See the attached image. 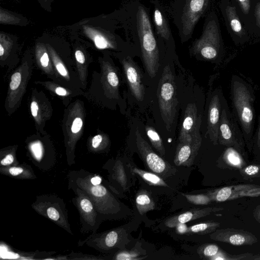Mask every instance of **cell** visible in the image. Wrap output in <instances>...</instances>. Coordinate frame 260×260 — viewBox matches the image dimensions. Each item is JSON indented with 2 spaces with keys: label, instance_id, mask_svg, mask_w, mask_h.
Wrapping results in <instances>:
<instances>
[{
  "label": "cell",
  "instance_id": "19",
  "mask_svg": "<svg viewBox=\"0 0 260 260\" xmlns=\"http://www.w3.org/2000/svg\"><path fill=\"white\" fill-rule=\"evenodd\" d=\"M1 173L19 179H34L36 178L31 168L26 165L1 167Z\"/></svg>",
  "mask_w": 260,
  "mask_h": 260
},
{
  "label": "cell",
  "instance_id": "31",
  "mask_svg": "<svg viewBox=\"0 0 260 260\" xmlns=\"http://www.w3.org/2000/svg\"><path fill=\"white\" fill-rule=\"evenodd\" d=\"M114 175L115 179L120 184L122 187H125L127 184V180L124 169L121 162L117 161L114 167Z\"/></svg>",
  "mask_w": 260,
  "mask_h": 260
},
{
  "label": "cell",
  "instance_id": "33",
  "mask_svg": "<svg viewBox=\"0 0 260 260\" xmlns=\"http://www.w3.org/2000/svg\"><path fill=\"white\" fill-rule=\"evenodd\" d=\"M50 53L51 55V57L52 58V60L53 61L55 67L57 70L59 74L61 75L62 77L68 79L69 78V74L67 70L66 69L65 66L62 63V62L60 60V59L56 57L55 54L52 52V51H50Z\"/></svg>",
  "mask_w": 260,
  "mask_h": 260
},
{
  "label": "cell",
  "instance_id": "40",
  "mask_svg": "<svg viewBox=\"0 0 260 260\" xmlns=\"http://www.w3.org/2000/svg\"><path fill=\"white\" fill-rule=\"evenodd\" d=\"M75 58L77 62L83 64L85 61V58L83 52L80 50H77L75 53Z\"/></svg>",
  "mask_w": 260,
  "mask_h": 260
},
{
  "label": "cell",
  "instance_id": "38",
  "mask_svg": "<svg viewBox=\"0 0 260 260\" xmlns=\"http://www.w3.org/2000/svg\"><path fill=\"white\" fill-rule=\"evenodd\" d=\"M252 143L260 152V116L258 119V126L253 137Z\"/></svg>",
  "mask_w": 260,
  "mask_h": 260
},
{
  "label": "cell",
  "instance_id": "21",
  "mask_svg": "<svg viewBox=\"0 0 260 260\" xmlns=\"http://www.w3.org/2000/svg\"><path fill=\"white\" fill-rule=\"evenodd\" d=\"M105 79L107 89L112 97L117 98L119 96V78L115 70L109 64H107L105 71Z\"/></svg>",
  "mask_w": 260,
  "mask_h": 260
},
{
  "label": "cell",
  "instance_id": "44",
  "mask_svg": "<svg viewBox=\"0 0 260 260\" xmlns=\"http://www.w3.org/2000/svg\"><path fill=\"white\" fill-rule=\"evenodd\" d=\"M253 215L255 219L260 223V204L255 208Z\"/></svg>",
  "mask_w": 260,
  "mask_h": 260
},
{
  "label": "cell",
  "instance_id": "32",
  "mask_svg": "<svg viewBox=\"0 0 260 260\" xmlns=\"http://www.w3.org/2000/svg\"><path fill=\"white\" fill-rule=\"evenodd\" d=\"M32 157L36 162H42L43 158V149L41 144L38 142L32 143L30 146Z\"/></svg>",
  "mask_w": 260,
  "mask_h": 260
},
{
  "label": "cell",
  "instance_id": "6",
  "mask_svg": "<svg viewBox=\"0 0 260 260\" xmlns=\"http://www.w3.org/2000/svg\"><path fill=\"white\" fill-rule=\"evenodd\" d=\"M218 142L226 147H232L243 155L245 142L241 128L226 100L223 96L218 132Z\"/></svg>",
  "mask_w": 260,
  "mask_h": 260
},
{
  "label": "cell",
  "instance_id": "41",
  "mask_svg": "<svg viewBox=\"0 0 260 260\" xmlns=\"http://www.w3.org/2000/svg\"><path fill=\"white\" fill-rule=\"evenodd\" d=\"M175 228L176 229L177 232L179 234H182L188 233V228L185 224V223H178Z\"/></svg>",
  "mask_w": 260,
  "mask_h": 260
},
{
  "label": "cell",
  "instance_id": "2",
  "mask_svg": "<svg viewBox=\"0 0 260 260\" xmlns=\"http://www.w3.org/2000/svg\"><path fill=\"white\" fill-rule=\"evenodd\" d=\"M231 96L234 113L243 135L245 142L250 146L253 141L255 96L252 86L237 75L231 81Z\"/></svg>",
  "mask_w": 260,
  "mask_h": 260
},
{
  "label": "cell",
  "instance_id": "26",
  "mask_svg": "<svg viewBox=\"0 0 260 260\" xmlns=\"http://www.w3.org/2000/svg\"><path fill=\"white\" fill-rule=\"evenodd\" d=\"M253 254L244 253L239 254H230L226 252L220 251L214 256L210 258L212 260H250Z\"/></svg>",
  "mask_w": 260,
  "mask_h": 260
},
{
  "label": "cell",
  "instance_id": "37",
  "mask_svg": "<svg viewBox=\"0 0 260 260\" xmlns=\"http://www.w3.org/2000/svg\"><path fill=\"white\" fill-rule=\"evenodd\" d=\"M83 125L82 119L80 117H76L73 122L71 131L73 134H77L81 129Z\"/></svg>",
  "mask_w": 260,
  "mask_h": 260
},
{
  "label": "cell",
  "instance_id": "13",
  "mask_svg": "<svg viewBox=\"0 0 260 260\" xmlns=\"http://www.w3.org/2000/svg\"><path fill=\"white\" fill-rule=\"evenodd\" d=\"M213 37L211 24L206 23L202 35L192 42L190 48V53L206 59H215L218 50Z\"/></svg>",
  "mask_w": 260,
  "mask_h": 260
},
{
  "label": "cell",
  "instance_id": "1",
  "mask_svg": "<svg viewBox=\"0 0 260 260\" xmlns=\"http://www.w3.org/2000/svg\"><path fill=\"white\" fill-rule=\"evenodd\" d=\"M115 16L125 31L126 38L139 46L146 70L150 77L157 73L159 65V44L148 9L135 0L115 12Z\"/></svg>",
  "mask_w": 260,
  "mask_h": 260
},
{
  "label": "cell",
  "instance_id": "20",
  "mask_svg": "<svg viewBox=\"0 0 260 260\" xmlns=\"http://www.w3.org/2000/svg\"><path fill=\"white\" fill-rule=\"evenodd\" d=\"M220 158L226 167L231 169L240 170L246 165L243 154L232 147H226Z\"/></svg>",
  "mask_w": 260,
  "mask_h": 260
},
{
  "label": "cell",
  "instance_id": "42",
  "mask_svg": "<svg viewBox=\"0 0 260 260\" xmlns=\"http://www.w3.org/2000/svg\"><path fill=\"white\" fill-rule=\"evenodd\" d=\"M231 27L235 31L239 32L241 29V25L240 22L237 19H233L231 22Z\"/></svg>",
  "mask_w": 260,
  "mask_h": 260
},
{
  "label": "cell",
  "instance_id": "14",
  "mask_svg": "<svg viewBox=\"0 0 260 260\" xmlns=\"http://www.w3.org/2000/svg\"><path fill=\"white\" fill-rule=\"evenodd\" d=\"M121 62L132 94L138 101H142L145 95V88L139 68L129 55L125 56Z\"/></svg>",
  "mask_w": 260,
  "mask_h": 260
},
{
  "label": "cell",
  "instance_id": "23",
  "mask_svg": "<svg viewBox=\"0 0 260 260\" xmlns=\"http://www.w3.org/2000/svg\"><path fill=\"white\" fill-rule=\"evenodd\" d=\"M132 170L150 185L161 186H168L166 182L157 175L146 172L136 167L132 168Z\"/></svg>",
  "mask_w": 260,
  "mask_h": 260
},
{
  "label": "cell",
  "instance_id": "15",
  "mask_svg": "<svg viewBox=\"0 0 260 260\" xmlns=\"http://www.w3.org/2000/svg\"><path fill=\"white\" fill-rule=\"evenodd\" d=\"M153 4V22L157 41L169 44L174 43V38L169 20L159 0H151Z\"/></svg>",
  "mask_w": 260,
  "mask_h": 260
},
{
  "label": "cell",
  "instance_id": "3",
  "mask_svg": "<svg viewBox=\"0 0 260 260\" xmlns=\"http://www.w3.org/2000/svg\"><path fill=\"white\" fill-rule=\"evenodd\" d=\"M68 185L75 186L84 191L93 203L102 219L115 215L121 207L117 199L102 183L93 185L90 182L88 171L83 169L73 170L68 175Z\"/></svg>",
  "mask_w": 260,
  "mask_h": 260
},
{
  "label": "cell",
  "instance_id": "7",
  "mask_svg": "<svg viewBox=\"0 0 260 260\" xmlns=\"http://www.w3.org/2000/svg\"><path fill=\"white\" fill-rule=\"evenodd\" d=\"M31 207L38 213L73 235L66 204L62 199L54 194L37 196Z\"/></svg>",
  "mask_w": 260,
  "mask_h": 260
},
{
  "label": "cell",
  "instance_id": "9",
  "mask_svg": "<svg viewBox=\"0 0 260 260\" xmlns=\"http://www.w3.org/2000/svg\"><path fill=\"white\" fill-rule=\"evenodd\" d=\"M135 135L138 150L144 162L151 171L162 177L170 176L175 172L174 168L153 151L143 139L138 129H136Z\"/></svg>",
  "mask_w": 260,
  "mask_h": 260
},
{
  "label": "cell",
  "instance_id": "10",
  "mask_svg": "<svg viewBox=\"0 0 260 260\" xmlns=\"http://www.w3.org/2000/svg\"><path fill=\"white\" fill-rule=\"evenodd\" d=\"M213 201L222 202L243 197L260 196V185L241 184L218 188L207 193Z\"/></svg>",
  "mask_w": 260,
  "mask_h": 260
},
{
  "label": "cell",
  "instance_id": "17",
  "mask_svg": "<svg viewBox=\"0 0 260 260\" xmlns=\"http://www.w3.org/2000/svg\"><path fill=\"white\" fill-rule=\"evenodd\" d=\"M201 115H199L196 105L188 104L185 109L179 136V142L190 140L195 132L200 128Z\"/></svg>",
  "mask_w": 260,
  "mask_h": 260
},
{
  "label": "cell",
  "instance_id": "45",
  "mask_svg": "<svg viewBox=\"0 0 260 260\" xmlns=\"http://www.w3.org/2000/svg\"><path fill=\"white\" fill-rule=\"evenodd\" d=\"M55 93L58 95L65 96L67 94V91L61 87H57L55 89Z\"/></svg>",
  "mask_w": 260,
  "mask_h": 260
},
{
  "label": "cell",
  "instance_id": "47",
  "mask_svg": "<svg viewBox=\"0 0 260 260\" xmlns=\"http://www.w3.org/2000/svg\"><path fill=\"white\" fill-rule=\"evenodd\" d=\"M239 1H241V2H244L245 0H239Z\"/></svg>",
  "mask_w": 260,
  "mask_h": 260
},
{
  "label": "cell",
  "instance_id": "4",
  "mask_svg": "<svg viewBox=\"0 0 260 260\" xmlns=\"http://www.w3.org/2000/svg\"><path fill=\"white\" fill-rule=\"evenodd\" d=\"M208 0H173L171 14L182 43L191 38L196 24L204 12Z\"/></svg>",
  "mask_w": 260,
  "mask_h": 260
},
{
  "label": "cell",
  "instance_id": "25",
  "mask_svg": "<svg viewBox=\"0 0 260 260\" xmlns=\"http://www.w3.org/2000/svg\"><path fill=\"white\" fill-rule=\"evenodd\" d=\"M220 225L218 222L209 221L198 223L188 228V233L200 235L207 234L214 232Z\"/></svg>",
  "mask_w": 260,
  "mask_h": 260
},
{
  "label": "cell",
  "instance_id": "22",
  "mask_svg": "<svg viewBox=\"0 0 260 260\" xmlns=\"http://www.w3.org/2000/svg\"><path fill=\"white\" fill-rule=\"evenodd\" d=\"M136 204L138 211L141 215L155 208L153 199L146 190L141 191L137 194Z\"/></svg>",
  "mask_w": 260,
  "mask_h": 260
},
{
  "label": "cell",
  "instance_id": "46",
  "mask_svg": "<svg viewBox=\"0 0 260 260\" xmlns=\"http://www.w3.org/2000/svg\"><path fill=\"white\" fill-rule=\"evenodd\" d=\"M253 259V260H260V254H256V255H253L250 257V260Z\"/></svg>",
  "mask_w": 260,
  "mask_h": 260
},
{
  "label": "cell",
  "instance_id": "16",
  "mask_svg": "<svg viewBox=\"0 0 260 260\" xmlns=\"http://www.w3.org/2000/svg\"><path fill=\"white\" fill-rule=\"evenodd\" d=\"M223 96L221 91H216L210 99L208 108L207 134L214 145H216L218 143V132Z\"/></svg>",
  "mask_w": 260,
  "mask_h": 260
},
{
  "label": "cell",
  "instance_id": "29",
  "mask_svg": "<svg viewBox=\"0 0 260 260\" xmlns=\"http://www.w3.org/2000/svg\"><path fill=\"white\" fill-rule=\"evenodd\" d=\"M220 251V248L213 244H208L203 245L199 251L200 254L208 259L216 255Z\"/></svg>",
  "mask_w": 260,
  "mask_h": 260
},
{
  "label": "cell",
  "instance_id": "5",
  "mask_svg": "<svg viewBox=\"0 0 260 260\" xmlns=\"http://www.w3.org/2000/svg\"><path fill=\"white\" fill-rule=\"evenodd\" d=\"M159 108L166 129L171 131L178 105L174 76L169 65L163 70L157 91Z\"/></svg>",
  "mask_w": 260,
  "mask_h": 260
},
{
  "label": "cell",
  "instance_id": "43",
  "mask_svg": "<svg viewBox=\"0 0 260 260\" xmlns=\"http://www.w3.org/2000/svg\"><path fill=\"white\" fill-rule=\"evenodd\" d=\"M30 111L31 115L34 117H36L38 115L39 107L38 104L35 101H32L30 104Z\"/></svg>",
  "mask_w": 260,
  "mask_h": 260
},
{
  "label": "cell",
  "instance_id": "34",
  "mask_svg": "<svg viewBox=\"0 0 260 260\" xmlns=\"http://www.w3.org/2000/svg\"><path fill=\"white\" fill-rule=\"evenodd\" d=\"M22 76L20 72H15L11 76L10 83V89L12 91H16L21 83Z\"/></svg>",
  "mask_w": 260,
  "mask_h": 260
},
{
  "label": "cell",
  "instance_id": "18",
  "mask_svg": "<svg viewBox=\"0 0 260 260\" xmlns=\"http://www.w3.org/2000/svg\"><path fill=\"white\" fill-rule=\"evenodd\" d=\"M221 207H209L203 209H194L180 214L171 217L165 222L169 228H175L180 223H186L192 220L209 215L223 210Z\"/></svg>",
  "mask_w": 260,
  "mask_h": 260
},
{
  "label": "cell",
  "instance_id": "12",
  "mask_svg": "<svg viewBox=\"0 0 260 260\" xmlns=\"http://www.w3.org/2000/svg\"><path fill=\"white\" fill-rule=\"evenodd\" d=\"M210 238L234 246L252 245L258 241L257 237L249 231L234 228L216 230L210 234Z\"/></svg>",
  "mask_w": 260,
  "mask_h": 260
},
{
  "label": "cell",
  "instance_id": "36",
  "mask_svg": "<svg viewBox=\"0 0 260 260\" xmlns=\"http://www.w3.org/2000/svg\"><path fill=\"white\" fill-rule=\"evenodd\" d=\"M138 256V255L133 252L124 251L117 253L114 258L117 260H133L140 259L137 257Z\"/></svg>",
  "mask_w": 260,
  "mask_h": 260
},
{
  "label": "cell",
  "instance_id": "28",
  "mask_svg": "<svg viewBox=\"0 0 260 260\" xmlns=\"http://www.w3.org/2000/svg\"><path fill=\"white\" fill-rule=\"evenodd\" d=\"M239 171L240 174L244 178L260 177V165H259L245 166Z\"/></svg>",
  "mask_w": 260,
  "mask_h": 260
},
{
  "label": "cell",
  "instance_id": "30",
  "mask_svg": "<svg viewBox=\"0 0 260 260\" xmlns=\"http://www.w3.org/2000/svg\"><path fill=\"white\" fill-rule=\"evenodd\" d=\"M37 57L42 67L47 71H50L51 65L48 54L43 47L41 46L37 50Z\"/></svg>",
  "mask_w": 260,
  "mask_h": 260
},
{
  "label": "cell",
  "instance_id": "8",
  "mask_svg": "<svg viewBox=\"0 0 260 260\" xmlns=\"http://www.w3.org/2000/svg\"><path fill=\"white\" fill-rule=\"evenodd\" d=\"M69 189L73 190L75 197L72 201L78 210L81 223L80 232L91 234L96 233L102 221L88 195L83 190L72 185H68Z\"/></svg>",
  "mask_w": 260,
  "mask_h": 260
},
{
  "label": "cell",
  "instance_id": "11",
  "mask_svg": "<svg viewBox=\"0 0 260 260\" xmlns=\"http://www.w3.org/2000/svg\"><path fill=\"white\" fill-rule=\"evenodd\" d=\"M202 142L198 128L190 140L179 142L175 152L174 162L177 166H191L194 161Z\"/></svg>",
  "mask_w": 260,
  "mask_h": 260
},
{
  "label": "cell",
  "instance_id": "24",
  "mask_svg": "<svg viewBox=\"0 0 260 260\" xmlns=\"http://www.w3.org/2000/svg\"><path fill=\"white\" fill-rule=\"evenodd\" d=\"M145 131L153 147L162 155L165 154V149L162 139L155 129L151 126L146 125Z\"/></svg>",
  "mask_w": 260,
  "mask_h": 260
},
{
  "label": "cell",
  "instance_id": "39",
  "mask_svg": "<svg viewBox=\"0 0 260 260\" xmlns=\"http://www.w3.org/2000/svg\"><path fill=\"white\" fill-rule=\"evenodd\" d=\"M103 142V137L101 135H97L95 136L92 140L91 145L92 147L97 149L102 144Z\"/></svg>",
  "mask_w": 260,
  "mask_h": 260
},
{
  "label": "cell",
  "instance_id": "35",
  "mask_svg": "<svg viewBox=\"0 0 260 260\" xmlns=\"http://www.w3.org/2000/svg\"><path fill=\"white\" fill-rule=\"evenodd\" d=\"M1 167L16 166L18 163L16 161L15 155L12 153H8L2 157L0 161Z\"/></svg>",
  "mask_w": 260,
  "mask_h": 260
},
{
  "label": "cell",
  "instance_id": "27",
  "mask_svg": "<svg viewBox=\"0 0 260 260\" xmlns=\"http://www.w3.org/2000/svg\"><path fill=\"white\" fill-rule=\"evenodd\" d=\"M186 199L192 204L195 205H205L210 204L212 201L211 198L208 194H182Z\"/></svg>",
  "mask_w": 260,
  "mask_h": 260
}]
</instances>
